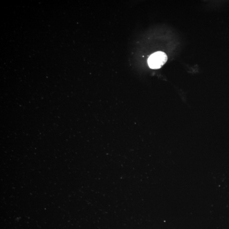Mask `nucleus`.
Returning a JSON list of instances; mask_svg holds the SVG:
<instances>
[{"label":"nucleus","mask_w":229,"mask_h":229,"mask_svg":"<svg viewBox=\"0 0 229 229\" xmlns=\"http://www.w3.org/2000/svg\"><path fill=\"white\" fill-rule=\"evenodd\" d=\"M168 57L165 53L156 52L150 56L148 60V65L151 68L157 69L162 67L166 63Z\"/></svg>","instance_id":"obj_1"}]
</instances>
